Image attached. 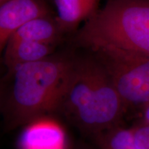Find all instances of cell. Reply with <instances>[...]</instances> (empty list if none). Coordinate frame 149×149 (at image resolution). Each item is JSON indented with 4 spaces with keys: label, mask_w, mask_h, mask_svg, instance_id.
I'll return each instance as SVG.
<instances>
[{
    "label": "cell",
    "mask_w": 149,
    "mask_h": 149,
    "mask_svg": "<svg viewBox=\"0 0 149 149\" xmlns=\"http://www.w3.org/2000/svg\"><path fill=\"white\" fill-rule=\"evenodd\" d=\"M75 57L51 55L7 70L1 112L7 131L29 125L55 111L71 79Z\"/></svg>",
    "instance_id": "cell-1"
},
{
    "label": "cell",
    "mask_w": 149,
    "mask_h": 149,
    "mask_svg": "<svg viewBox=\"0 0 149 149\" xmlns=\"http://www.w3.org/2000/svg\"><path fill=\"white\" fill-rule=\"evenodd\" d=\"M126 108L109 74L91 53L75 57L71 79L55 111L91 136L120 125Z\"/></svg>",
    "instance_id": "cell-2"
},
{
    "label": "cell",
    "mask_w": 149,
    "mask_h": 149,
    "mask_svg": "<svg viewBox=\"0 0 149 149\" xmlns=\"http://www.w3.org/2000/svg\"><path fill=\"white\" fill-rule=\"evenodd\" d=\"M72 41L89 51L113 46L149 57V0H109Z\"/></svg>",
    "instance_id": "cell-3"
},
{
    "label": "cell",
    "mask_w": 149,
    "mask_h": 149,
    "mask_svg": "<svg viewBox=\"0 0 149 149\" xmlns=\"http://www.w3.org/2000/svg\"><path fill=\"white\" fill-rule=\"evenodd\" d=\"M100 61L126 108L149 104V57L113 46L90 51Z\"/></svg>",
    "instance_id": "cell-4"
},
{
    "label": "cell",
    "mask_w": 149,
    "mask_h": 149,
    "mask_svg": "<svg viewBox=\"0 0 149 149\" xmlns=\"http://www.w3.org/2000/svg\"><path fill=\"white\" fill-rule=\"evenodd\" d=\"M51 16L44 0H10L0 5V50L2 51L11 35L34 19Z\"/></svg>",
    "instance_id": "cell-5"
},
{
    "label": "cell",
    "mask_w": 149,
    "mask_h": 149,
    "mask_svg": "<svg viewBox=\"0 0 149 149\" xmlns=\"http://www.w3.org/2000/svg\"><path fill=\"white\" fill-rule=\"evenodd\" d=\"M101 0H52L56 22L63 33L74 32L99 10Z\"/></svg>",
    "instance_id": "cell-6"
},
{
    "label": "cell",
    "mask_w": 149,
    "mask_h": 149,
    "mask_svg": "<svg viewBox=\"0 0 149 149\" xmlns=\"http://www.w3.org/2000/svg\"><path fill=\"white\" fill-rule=\"evenodd\" d=\"M65 135L63 130L51 122L31 123L19 137L21 149H62Z\"/></svg>",
    "instance_id": "cell-7"
},
{
    "label": "cell",
    "mask_w": 149,
    "mask_h": 149,
    "mask_svg": "<svg viewBox=\"0 0 149 149\" xmlns=\"http://www.w3.org/2000/svg\"><path fill=\"white\" fill-rule=\"evenodd\" d=\"M63 35L64 34L56 22L55 17H42L27 22L17 30L9 38L6 46L14 45L22 42L57 44Z\"/></svg>",
    "instance_id": "cell-8"
},
{
    "label": "cell",
    "mask_w": 149,
    "mask_h": 149,
    "mask_svg": "<svg viewBox=\"0 0 149 149\" xmlns=\"http://www.w3.org/2000/svg\"><path fill=\"white\" fill-rule=\"evenodd\" d=\"M57 45L45 42H22L6 46L3 50V64L9 70L18 65L42 60L52 55Z\"/></svg>",
    "instance_id": "cell-9"
},
{
    "label": "cell",
    "mask_w": 149,
    "mask_h": 149,
    "mask_svg": "<svg viewBox=\"0 0 149 149\" xmlns=\"http://www.w3.org/2000/svg\"><path fill=\"white\" fill-rule=\"evenodd\" d=\"M98 149H137L132 128L120 125L108 128L93 136Z\"/></svg>",
    "instance_id": "cell-10"
},
{
    "label": "cell",
    "mask_w": 149,
    "mask_h": 149,
    "mask_svg": "<svg viewBox=\"0 0 149 149\" xmlns=\"http://www.w3.org/2000/svg\"><path fill=\"white\" fill-rule=\"evenodd\" d=\"M131 128L137 149H149V124L141 122Z\"/></svg>",
    "instance_id": "cell-11"
},
{
    "label": "cell",
    "mask_w": 149,
    "mask_h": 149,
    "mask_svg": "<svg viewBox=\"0 0 149 149\" xmlns=\"http://www.w3.org/2000/svg\"><path fill=\"white\" fill-rule=\"evenodd\" d=\"M141 122L149 124V104L141 110Z\"/></svg>",
    "instance_id": "cell-12"
},
{
    "label": "cell",
    "mask_w": 149,
    "mask_h": 149,
    "mask_svg": "<svg viewBox=\"0 0 149 149\" xmlns=\"http://www.w3.org/2000/svg\"><path fill=\"white\" fill-rule=\"evenodd\" d=\"M9 1H10V0H0V5H2L3 3L8 2Z\"/></svg>",
    "instance_id": "cell-13"
}]
</instances>
